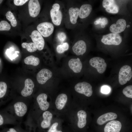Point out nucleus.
I'll list each match as a JSON object with an SVG mask.
<instances>
[{
	"instance_id": "1",
	"label": "nucleus",
	"mask_w": 132,
	"mask_h": 132,
	"mask_svg": "<svg viewBox=\"0 0 132 132\" xmlns=\"http://www.w3.org/2000/svg\"><path fill=\"white\" fill-rule=\"evenodd\" d=\"M132 77V71L131 67L128 65L122 66L120 69L119 74V81L121 85L126 84Z\"/></svg>"
},
{
	"instance_id": "2",
	"label": "nucleus",
	"mask_w": 132,
	"mask_h": 132,
	"mask_svg": "<svg viewBox=\"0 0 132 132\" xmlns=\"http://www.w3.org/2000/svg\"><path fill=\"white\" fill-rule=\"evenodd\" d=\"M60 9V5L57 3H55L53 4L50 11L52 21L56 26L61 24L62 20V14Z\"/></svg>"
},
{
	"instance_id": "3",
	"label": "nucleus",
	"mask_w": 132,
	"mask_h": 132,
	"mask_svg": "<svg viewBox=\"0 0 132 132\" xmlns=\"http://www.w3.org/2000/svg\"><path fill=\"white\" fill-rule=\"evenodd\" d=\"M122 41L121 36L118 34L111 33L103 36L101 41L108 45H118Z\"/></svg>"
},
{
	"instance_id": "4",
	"label": "nucleus",
	"mask_w": 132,
	"mask_h": 132,
	"mask_svg": "<svg viewBox=\"0 0 132 132\" xmlns=\"http://www.w3.org/2000/svg\"><path fill=\"white\" fill-rule=\"evenodd\" d=\"M90 65L97 69L100 74L103 73L106 70L107 64L104 60L99 57H95L91 58L89 60Z\"/></svg>"
},
{
	"instance_id": "5",
	"label": "nucleus",
	"mask_w": 132,
	"mask_h": 132,
	"mask_svg": "<svg viewBox=\"0 0 132 132\" xmlns=\"http://www.w3.org/2000/svg\"><path fill=\"white\" fill-rule=\"evenodd\" d=\"M37 31L42 35L44 37L50 36L53 33L54 27L53 25L48 22H42L37 26Z\"/></svg>"
},
{
	"instance_id": "6",
	"label": "nucleus",
	"mask_w": 132,
	"mask_h": 132,
	"mask_svg": "<svg viewBox=\"0 0 132 132\" xmlns=\"http://www.w3.org/2000/svg\"><path fill=\"white\" fill-rule=\"evenodd\" d=\"M75 89L78 93L84 94L88 97L91 96L93 93L91 86L85 82L77 83L75 87Z\"/></svg>"
},
{
	"instance_id": "7",
	"label": "nucleus",
	"mask_w": 132,
	"mask_h": 132,
	"mask_svg": "<svg viewBox=\"0 0 132 132\" xmlns=\"http://www.w3.org/2000/svg\"><path fill=\"white\" fill-rule=\"evenodd\" d=\"M36 46L37 49L39 51L42 50L44 45V41L42 36L37 30L33 31L30 35Z\"/></svg>"
},
{
	"instance_id": "8",
	"label": "nucleus",
	"mask_w": 132,
	"mask_h": 132,
	"mask_svg": "<svg viewBox=\"0 0 132 132\" xmlns=\"http://www.w3.org/2000/svg\"><path fill=\"white\" fill-rule=\"evenodd\" d=\"M52 76V73L50 70L47 69H43L37 74L36 79L39 83L41 84H45Z\"/></svg>"
},
{
	"instance_id": "9",
	"label": "nucleus",
	"mask_w": 132,
	"mask_h": 132,
	"mask_svg": "<svg viewBox=\"0 0 132 132\" xmlns=\"http://www.w3.org/2000/svg\"><path fill=\"white\" fill-rule=\"evenodd\" d=\"M28 6L30 15L33 17H37L39 14L41 10V6L38 1L30 0Z\"/></svg>"
},
{
	"instance_id": "10",
	"label": "nucleus",
	"mask_w": 132,
	"mask_h": 132,
	"mask_svg": "<svg viewBox=\"0 0 132 132\" xmlns=\"http://www.w3.org/2000/svg\"><path fill=\"white\" fill-rule=\"evenodd\" d=\"M122 127L121 123L116 120L111 121L107 123L104 128V132H120Z\"/></svg>"
},
{
	"instance_id": "11",
	"label": "nucleus",
	"mask_w": 132,
	"mask_h": 132,
	"mask_svg": "<svg viewBox=\"0 0 132 132\" xmlns=\"http://www.w3.org/2000/svg\"><path fill=\"white\" fill-rule=\"evenodd\" d=\"M126 26L125 20L123 19L118 20L116 24H112L110 27V31L116 34H119L123 32L125 29Z\"/></svg>"
},
{
	"instance_id": "12",
	"label": "nucleus",
	"mask_w": 132,
	"mask_h": 132,
	"mask_svg": "<svg viewBox=\"0 0 132 132\" xmlns=\"http://www.w3.org/2000/svg\"><path fill=\"white\" fill-rule=\"evenodd\" d=\"M72 49L73 52L77 55H82L86 51V44L83 40L78 41L74 44L72 47Z\"/></svg>"
},
{
	"instance_id": "13",
	"label": "nucleus",
	"mask_w": 132,
	"mask_h": 132,
	"mask_svg": "<svg viewBox=\"0 0 132 132\" xmlns=\"http://www.w3.org/2000/svg\"><path fill=\"white\" fill-rule=\"evenodd\" d=\"M24 87L21 91V94L24 97L31 95L33 93L34 84L33 81L31 79L27 78L24 82Z\"/></svg>"
},
{
	"instance_id": "14",
	"label": "nucleus",
	"mask_w": 132,
	"mask_h": 132,
	"mask_svg": "<svg viewBox=\"0 0 132 132\" xmlns=\"http://www.w3.org/2000/svg\"><path fill=\"white\" fill-rule=\"evenodd\" d=\"M117 117V114L115 113H107L99 117L97 120V123L99 125H102L108 121L116 119Z\"/></svg>"
},
{
	"instance_id": "15",
	"label": "nucleus",
	"mask_w": 132,
	"mask_h": 132,
	"mask_svg": "<svg viewBox=\"0 0 132 132\" xmlns=\"http://www.w3.org/2000/svg\"><path fill=\"white\" fill-rule=\"evenodd\" d=\"M69 68L75 73L80 72L82 68V63L79 58H72L69 61Z\"/></svg>"
},
{
	"instance_id": "16",
	"label": "nucleus",
	"mask_w": 132,
	"mask_h": 132,
	"mask_svg": "<svg viewBox=\"0 0 132 132\" xmlns=\"http://www.w3.org/2000/svg\"><path fill=\"white\" fill-rule=\"evenodd\" d=\"M47 95L45 94L42 93L37 97L36 100L41 109L45 111L49 108V103L47 101Z\"/></svg>"
},
{
	"instance_id": "17",
	"label": "nucleus",
	"mask_w": 132,
	"mask_h": 132,
	"mask_svg": "<svg viewBox=\"0 0 132 132\" xmlns=\"http://www.w3.org/2000/svg\"><path fill=\"white\" fill-rule=\"evenodd\" d=\"M15 112L16 115L19 117H22L25 114L27 110L26 105L23 102H19L14 105Z\"/></svg>"
},
{
	"instance_id": "18",
	"label": "nucleus",
	"mask_w": 132,
	"mask_h": 132,
	"mask_svg": "<svg viewBox=\"0 0 132 132\" xmlns=\"http://www.w3.org/2000/svg\"><path fill=\"white\" fill-rule=\"evenodd\" d=\"M92 9V6L89 4L82 5L79 10L78 16L81 19H84L88 17L90 14Z\"/></svg>"
},
{
	"instance_id": "19",
	"label": "nucleus",
	"mask_w": 132,
	"mask_h": 132,
	"mask_svg": "<svg viewBox=\"0 0 132 132\" xmlns=\"http://www.w3.org/2000/svg\"><path fill=\"white\" fill-rule=\"evenodd\" d=\"M43 116L44 120L41 123V126L44 129L47 128L50 126L51 125L52 115L49 111H46L43 113Z\"/></svg>"
},
{
	"instance_id": "20",
	"label": "nucleus",
	"mask_w": 132,
	"mask_h": 132,
	"mask_svg": "<svg viewBox=\"0 0 132 132\" xmlns=\"http://www.w3.org/2000/svg\"><path fill=\"white\" fill-rule=\"evenodd\" d=\"M77 116L78 119L77 123V127L80 129H83L86 124L87 113L84 110H80L77 112Z\"/></svg>"
},
{
	"instance_id": "21",
	"label": "nucleus",
	"mask_w": 132,
	"mask_h": 132,
	"mask_svg": "<svg viewBox=\"0 0 132 132\" xmlns=\"http://www.w3.org/2000/svg\"><path fill=\"white\" fill-rule=\"evenodd\" d=\"M67 100V97L66 94L62 93L59 95L55 101L56 108L59 110L62 109L65 106Z\"/></svg>"
},
{
	"instance_id": "22",
	"label": "nucleus",
	"mask_w": 132,
	"mask_h": 132,
	"mask_svg": "<svg viewBox=\"0 0 132 132\" xmlns=\"http://www.w3.org/2000/svg\"><path fill=\"white\" fill-rule=\"evenodd\" d=\"M79 10V9L77 7H71L69 9L68 12L70 20L71 22L73 24H75L77 22Z\"/></svg>"
},
{
	"instance_id": "23",
	"label": "nucleus",
	"mask_w": 132,
	"mask_h": 132,
	"mask_svg": "<svg viewBox=\"0 0 132 132\" xmlns=\"http://www.w3.org/2000/svg\"><path fill=\"white\" fill-rule=\"evenodd\" d=\"M24 62L27 65L36 66L39 64L40 60L38 58L31 55L25 58L24 60Z\"/></svg>"
},
{
	"instance_id": "24",
	"label": "nucleus",
	"mask_w": 132,
	"mask_h": 132,
	"mask_svg": "<svg viewBox=\"0 0 132 132\" xmlns=\"http://www.w3.org/2000/svg\"><path fill=\"white\" fill-rule=\"evenodd\" d=\"M22 46L23 48L26 49L30 52H33L37 50L36 47L33 42L29 43H23L22 44Z\"/></svg>"
},
{
	"instance_id": "25",
	"label": "nucleus",
	"mask_w": 132,
	"mask_h": 132,
	"mask_svg": "<svg viewBox=\"0 0 132 132\" xmlns=\"http://www.w3.org/2000/svg\"><path fill=\"white\" fill-rule=\"evenodd\" d=\"M6 18L10 21L12 26L15 27L17 24V21L13 13L10 11H8L6 14Z\"/></svg>"
},
{
	"instance_id": "26",
	"label": "nucleus",
	"mask_w": 132,
	"mask_h": 132,
	"mask_svg": "<svg viewBox=\"0 0 132 132\" xmlns=\"http://www.w3.org/2000/svg\"><path fill=\"white\" fill-rule=\"evenodd\" d=\"M69 47L68 44L67 43H65L62 44L58 45L56 48V50L58 53H62L68 50Z\"/></svg>"
},
{
	"instance_id": "27",
	"label": "nucleus",
	"mask_w": 132,
	"mask_h": 132,
	"mask_svg": "<svg viewBox=\"0 0 132 132\" xmlns=\"http://www.w3.org/2000/svg\"><path fill=\"white\" fill-rule=\"evenodd\" d=\"M122 92L126 97L132 98V86H128L125 87L123 90Z\"/></svg>"
},
{
	"instance_id": "28",
	"label": "nucleus",
	"mask_w": 132,
	"mask_h": 132,
	"mask_svg": "<svg viewBox=\"0 0 132 132\" xmlns=\"http://www.w3.org/2000/svg\"><path fill=\"white\" fill-rule=\"evenodd\" d=\"M11 28L10 25L7 21L3 20L0 22V31H9Z\"/></svg>"
},
{
	"instance_id": "29",
	"label": "nucleus",
	"mask_w": 132,
	"mask_h": 132,
	"mask_svg": "<svg viewBox=\"0 0 132 132\" xmlns=\"http://www.w3.org/2000/svg\"><path fill=\"white\" fill-rule=\"evenodd\" d=\"M7 89V85L4 82H0V98L3 97L5 95Z\"/></svg>"
},
{
	"instance_id": "30",
	"label": "nucleus",
	"mask_w": 132,
	"mask_h": 132,
	"mask_svg": "<svg viewBox=\"0 0 132 132\" xmlns=\"http://www.w3.org/2000/svg\"><path fill=\"white\" fill-rule=\"evenodd\" d=\"M106 10L109 13H116L118 12L119 7L116 4L114 3L106 8Z\"/></svg>"
},
{
	"instance_id": "31",
	"label": "nucleus",
	"mask_w": 132,
	"mask_h": 132,
	"mask_svg": "<svg viewBox=\"0 0 132 132\" xmlns=\"http://www.w3.org/2000/svg\"><path fill=\"white\" fill-rule=\"evenodd\" d=\"M114 3V0H104L102 2L103 7L107 8Z\"/></svg>"
},
{
	"instance_id": "32",
	"label": "nucleus",
	"mask_w": 132,
	"mask_h": 132,
	"mask_svg": "<svg viewBox=\"0 0 132 132\" xmlns=\"http://www.w3.org/2000/svg\"><path fill=\"white\" fill-rule=\"evenodd\" d=\"M57 37L58 40L61 42L64 41L66 38V34L63 32L59 33L57 35Z\"/></svg>"
},
{
	"instance_id": "33",
	"label": "nucleus",
	"mask_w": 132,
	"mask_h": 132,
	"mask_svg": "<svg viewBox=\"0 0 132 132\" xmlns=\"http://www.w3.org/2000/svg\"><path fill=\"white\" fill-rule=\"evenodd\" d=\"M58 123L57 122L54 123L48 131V132H55L57 129Z\"/></svg>"
},
{
	"instance_id": "34",
	"label": "nucleus",
	"mask_w": 132,
	"mask_h": 132,
	"mask_svg": "<svg viewBox=\"0 0 132 132\" xmlns=\"http://www.w3.org/2000/svg\"><path fill=\"white\" fill-rule=\"evenodd\" d=\"M28 1L27 0H13L14 4L17 6H21Z\"/></svg>"
},
{
	"instance_id": "35",
	"label": "nucleus",
	"mask_w": 132,
	"mask_h": 132,
	"mask_svg": "<svg viewBox=\"0 0 132 132\" xmlns=\"http://www.w3.org/2000/svg\"><path fill=\"white\" fill-rule=\"evenodd\" d=\"M101 90L102 93L107 94L110 92V89L107 86H104L102 87Z\"/></svg>"
},
{
	"instance_id": "36",
	"label": "nucleus",
	"mask_w": 132,
	"mask_h": 132,
	"mask_svg": "<svg viewBox=\"0 0 132 132\" xmlns=\"http://www.w3.org/2000/svg\"><path fill=\"white\" fill-rule=\"evenodd\" d=\"M108 22V20L107 18H104L102 19H101L100 20V23H101V25H105L107 24Z\"/></svg>"
},
{
	"instance_id": "37",
	"label": "nucleus",
	"mask_w": 132,
	"mask_h": 132,
	"mask_svg": "<svg viewBox=\"0 0 132 132\" xmlns=\"http://www.w3.org/2000/svg\"><path fill=\"white\" fill-rule=\"evenodd\" d=\"M101 19V18H100L96 21H95L94 22V24L95 25H97L99 24L100 23V20Z\"/></svg>"
},
{
	"instance_id": "38",
	"label": "nucleus",
	"mask_w": 132,
	"mask_h": 132,
	"mask_svg": "<svg viewBox=\"0 0 132 132\" xmlns=\"http://www.w3.org/2000/svg\"><path fill=\"white\" fill-rule=\"evenodd\" d=\"M3 119L2 116L0 114V126L3 124Z\"/></svg>"
},
{
	"instance_id": "39",
	"label": "nucleus",
	"mask_w": 132,
	"mask_h": 132,
	"mask_svg": "<svg viewBox=\"0 0 132 132\" xmlns=\"http://www.w3.org/2000/svg\"><path fill=\"white\" fill-rule=\"evenodd\" d=\"M7 132H17L13 128H10L9 130Z\"/></svg>"
},
{
	"instance_id": "40",
	"label": "nucleus",
	"mask_w": 132,
	"mask_h": 132,
	"mask_svg": "<svg viewBox=\"0 0 132 132\" xmlns=\"http://www.w3.org/2000/svg\"><path fill=\"white\" fill-rule=\"evenodd\" d=\"M3 1V0H0V4H1V3Z\"/></svg>"
},
{
	"instance_id": "41",
	"label": "nucleus",
	"mask_w": 132,
	"mask_h": 132,
	"mask_svg": "<svg viewBox=\"0 0 132 132\" xmlns=\"http://www.w3.org/2000/svg\"><path fill=\"white\" fill-rule=\"evenodd\" d=\"M130 25H127V27H130Z\"/></svg>"
}]
</instances>
